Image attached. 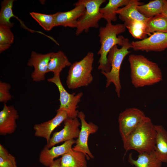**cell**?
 <instances>
[{
	"label": "cell",
	"mask_w": 167,
	"mask_h": 167,
	"mask_svg": "<svg viewBox=\"0 0 167 167\" xmlns=\"http://www.w3.org/2000/svg\"><path fill=\"white\" fill-rule=\"evenodd\" d=\"M128 61L131 82L135 88L152 85L162 80L161 71L158 64L144 56L131 54Z\"/></svg>",
	"instance_id": "6da1fadb"
},
{
	"label": "cell",
	"mask_w": 167,
	"mask_h": 167,
	"mask_svg": "<svg viewBox=\"0 0 167 167\" xmlns=\"http://www.w3.org/2000/svg\"><path fill=\"white\" fill-rule=\"evenodd\" d=\"M156 132L151 119L146 117L144 121L130 135L122 140L124 148L133 150L139 154L154 151Z\"/></svg>",
	"instance_id": "7a4b0ae2"
},
{
	"label": "cell",
	"mask_w": 167,
	"mask_h": 167,
	"mask_svg": "<svg viewBox=\"0 0 167 167\" xmlns=\"http://www.w3.org/2000/svg\"><path fill=\"white\" fill-rule=\"evenodd\" d=\"M126 29L124 24L113 25L112 22H107L106 26L101 27L99 30L101 47L97 53L100 55L98 69L108 72L111 69L107 56L111 49L115 45L122 46L125 39L122 36H117L125 32Z\"/></svg>",
	"instance_id": "3957f363"
},
{
	"label": "cell",
	"mask_w": 167,
	"mask_h": 167,
	"mask_svg": "<svg viewBox=\"0 0 167 167\" xmlns=\"http://www.w3.org/2000/svg\"><path fill=\"white\" fill-rule=\"evenodd\" d=\"M94 60V53L89 52L82 60L71 64L66 80L69 89L86 87L91 83L93 80L92 72Z\"/></svg>",
	"instance_id": "277c9868"
},
{
	"label": "cell",
	"mask_w": 167,
	"mask_h": 167,
	"mask_svg": "<svg viewBox=\"0 0 167 167\" xmlns=\"http://www.w3.org/2000/svg\"><path fill=\"white\" fill-rule=\"evenodd\" d=\"M130 48H132V45L127 38H125L121 48H118L117 45L114 46L109 51L107 56L108 61L111 66L110 71L108 72L101 71L106 78V87H108L113 83L118 98L120 96L122 88L120 78L121 66L125 57L131 52L129 50Z\"/></svg>",
	"instance_id": "5b68a950"
},
{
	"label": "cell",
	"mask_w": 167,
	"mask_h": 167,
	"mask_svg": "<svg viewBox=\"0 0 167 167\" xmlns=\"http://www.w3.org/2000/svg\"><path fill=\"white\" fill-rule=\"evenodd\" d=\"M106 1L105 0H79L77 2L84 5L86 8L84 14L77 21L75 32L77 36L84 31L88 32L90 28L99 27L98 22L102 18L100 7Z\"/></svg>",
	"instance_id": "8992f818"
},
{
	"label": "cell",
	"mask_w": 167,
	"mask_h": 167,
	"mask_svg": "<svg viewBox=\"0 0 167 167\" xmlns=\"http://www.w3.org/2000/svg\"><path fill=\"white\" fill-rule=\"evenodd\" d=\"M47 81L54 84L59 92L60 105L58 109L65 111L68 118H76L79 112L77 109V105L81 101L83 93L80 92L77 94H70L68 92L62 84L60 74H54L53 76L48 79Z\"/></svg>",
	"instance_id": "52a82bcc"
},
{
	"label": "cell",
	"mask_w": 167,
	"mask_h": 167,
	"mask_svg": "<svg viewBox=\"0 0 167 167\" xmlns=\"http://www.w3.org/2000/svg\"><path fill=\"white\" fill-rule=\"evenodd\" d=\"M146 117L143 111L135 108L126 109L121 113L118 117V122L122 140L133 132Z\"/></svg>",
	"instance_id": "ba28073f"
},
{
	"label": "cell",
	"mask_w": 167,
	"mask_h": 167,
	"mask_svg": "<svg viewBox=\"0 0 167 167\" xmlns=\"http://www.w3.org/2000/svg\"><path fill=\"white\" fill-rule=\"evenodd\" d=\"M78 117L80 121L81 129L79 136L75 140V145L72 149L74 151L84 153L87 160L93 159L94 156L89 149L88 139L90 134H94L97 131L98 127L93 122H88L83 112H79Z\"/></svg>",
	"instance_id": "9c48e42d"
},
{
	"label": "cell",
	"mask_w": 167,
	"mask_h": 167,
	"mask_svg": "<svg viewBox=\"0 0 167 167\" xmlns=\"http://www.w3.org/2000/svg\"><path fill=\"white\" fill-rule=\"evenodd\" d=\"M64 124L62 130L54 133L49 143L46 145L47 148H50L60 143L78 138L81 124L77 117L74 118L68 117L64 121Z\"/></svg>",
	"instance_id": "30bf717a"
},
{
	"label": "cell",
	"mask_w": 167,
	"mask_h": 167,
	"mask_svg": "<svg viewBox=\"0 0 167 167\" xmlns=\"http://www.w3.org/2000/svg\"><path fill=\"white\" fill-rule=\"evenodd\" d=\"M131 44L135 51L161 52L167 48V32H155L148 37Z\"/></svg>",
	"instance_id": "8fae6325"
},
{
	"label": "cell",
	"mask_w": 167,
	"mask_h": 167,
	"mask_svg": "<svg viewBox=\"0 0 167 167\" xmlns=\"http://www.w3.org/2000/svg\"><path fill=\"white\" fill-rule=\"evenodd\" d=\"M51 54V53L42 54L35 51L31 52L27 65L34 67V71L31 75L33 81L38 82L45 80V75L48 73Z\"/></svg>",
	"instance_id": "7c38bea8"
},
{
	"label": "cell",
	"mask_w": 167,
	"mask_h": 167,
	"mask_svg": "<svg viewBox=\"0 0 167 167\" xmlns=\"http://www.w3.org/2000/svg\"><path fill=\"white\" fill-rule=\"evenodd\" d=\"M68 117L65 111L58 109L56 115L52 119L34 126L35 136L44 138L48 144L53 131Z\"/></svg>",
	"instance_id": "4fadbf2b"
},
{
	"label": "cell",
	"mask_w": 167,
	"mask_h": 167,
	"mask_svg": "<svg viewBox=\"0 0 167 167\" xmlns=\"http://www.w3.org/2000/svg\"><path fill=\"white\" fill-rule=\"evenodd\" d=\"M74 5L75 7L70 11H59L54 14L55 27L62 26L76 28L78 20L84 14L86 8L82 4L76 2Z\"/></svg>",
	"instance_id": "5bb4252c"
},
{
	"label": "cell",
	"mask_w": 167,
	"mask_h": 167,
	"mask_svg": "<svg viewBox=\"0 0 167 167\" xmlns=\"http://www.w3.org/2000/svg\"><path fill=\"white\" fill-rule=\"evenodd\" d=\"M19 115L17 110L12 105L4 104L0 111V135L11 134L17 128L16 120Z\"/></svg>",
	"instance_id": "9a60e30c"
},
{
	"label": "cell",
	"mask_w": 167,
	"mask_h": 167,
	"mask_svg": "<svg viewBox=\"0 0 167 167\" xmlns=\"http://www.w3.org/2000/svg\"><path fill=\"white\" fill-rule=\"evenodd\" d=\"M75 140L72 139L66 141L59 146H53L48 148L46 145L41 151L39 156V161L43 165L49 167L54 159L62 156L72 148Z\"/></svg>",
	"instance_id": "2e32d148"
},
{
	"label": "cell",
	"mask_w": 167,
	"mask_h": 167,
	"mask_svg": "<svg viewBox=\"0 0 167 167\" xmlns=\"http://www.w3.org/2000/svg\"><path fill=\"white\" fill-rule=\"evenodd\" d=\"M138 0H131L130 2L122 7L119 8L115 13L119 15V19L126 24L137 20L145 23L148 18L144 17L138 10L137 7L143 5Z\"/></svg>",
	"instance_id": "e0dca14e"
},
{
	"label": "cell",
	"mask_w": 167,
	"mask_h": 167,
	"mask_svg": "<svg viewBox=\"0 0 167 167\" xmlns=\"http://www.w3.org/2000/svg\"><path fill=\"white\" fill-rule=\"evenodd\" d=\"M155 126L156 134L154 152L161 162L167 163V131L161 125Z\"/></svg>",
	"instance_id": "ac0fdd59"
},
{
	"label": "cell",
	"mask_w": 167,
	"mask_h": 167,
	"mask_svg": "<svg viewBox=\"0 0 167 167\" xmlns=\"http://www.w3.org/2000/svg\"><path fill=\"white\" fill-rule=\"evenodd\" d=\"M60 159L62 167H87V158L85 154L72 148Z\"/></svg>",
	"instance_id": "d6986e66"
},
{
	"label": "cell",
	"mask_w": 167,
	"mask_h": 167,
	"mask_svg": "<svg viewBox=\"0 0 167 167\" xmlns=\"http://www.w3.org/2000/svg\"><path fill=\"white\" fill-rule=\"evenodd\" d=\"M132 154L128 157V161L136 167H161L162 163L157 158L154 151L150 153L139 154L136 160L133 159Z\"/></svg>",
	"instance_id": "ffe728a7"
},
{
	"label": "cell",
	"mask_w": 167,
	"mask_h": 167,
	"mask_svg": "<svg viewBox=\"0 0 167 167\" xmlns=\"http://www.w3.org/2000/svg\"><path fill=\"white\" fill-rule=\"evenodd\" d=\"M71 63L65 54L62 51L56 53L51 52L48 64V72L60 74L63 69L70 66Z\"/></svg>",
	"instance_id": "44dd1931"
},
{
	"label": "cell",
	"mask_w": 167,
	"mask_h": 167,
	"mask_svg": "<svg viewBox=\"0 0 167 167\" xmlns=\"http://www.w3.org/2000/svg\"><path fill=\"white\" fill-rule=\"evenodd\" d=\"M130 0H109L105 7L100 8L102 18L105 19L107 22L116 21L117 19L116 11L120 7L127 5Z\"/></svg>",
	"instance_id": "7402d4cb"
},
{
	"label": "cell",
	"mask_w": 167,
	"mask_h": 167,
	"mask_svg": "<svg viewBox=\"0 0 167 167\" xmlns=\"http://www.w3.org/2000/svg\"><path fill=\"white\" fill-rule=\"evenodd\" d=\"M147 35L156 32H167V17L160 14L148 18L145 23Z\"/></svg>",
	"instance_id": "603a6c76"
},
{
	"label": "cell",
	"mask_w": 167,
	"mask_h": 167,
	"mask_svg": "<svg viewBox=\"0 0 167 167\" xmlns=\"http://www.w3.org/2000/svg\"><path fill=\"white\" fill-rule=\"evenodd\" d=\"M163 2L164 0L151 1L147 4L138 6L137 9L144 17L149 18L162 14Z\"/></svg>",
	"instance_id": "cb8c5ba5"
},
{
	"label": "cell",
	"mask_w": 167,
	"mask_h": 167,
	"mask_svg": "<svg viewBox=\"0 0 167 167\" xmlns=\"http://www.w3.org/2000/svg\"><path fill=\"white\" fill-rule=\"evenodd\" d=\"M14 0H4L1 2L0 12V24L7 26L11 28L13 23L10 20L14 14L12 11Z\"/></svg>",
	"instance_id": "d4e9b609"
},
{
	"label": "cell",
	"mask_w": 167,
	"mask_h": 167,
	"mask_svg": "<svg viewBox=\"0 0 167 167\" xmlns=\"http://www.w3.org/2000/svg\"><path fill=\"white\" fill-rule=\"evenodd\" d=\"M124 24L135 38L143 40L147 38L146 25L144 22L135 20Z\"/></svg>",
	"instance_id": "484cf974"
},
{
	"label": "cell",
	"mask_w": 167,
	"mask_h": 167,
	"mask_svg": "<svg viewBox=\"0 0 167 167\" xmlns=\"http://www.w3.org/2000/svg\"><path fill=\"white\" fill-rule=\"evenodd\" d=\"M14 35L11 28L0 24V52L8 49L13 42Z\"/></svg>",
	"instance_id": "4316f807"
},
{
	"label": "cell",
	"mask_w": 167,
	"mask_h": 167,
	"mask_svg": "<svg viewBox=\"0 0 167 167\" xmlns=\"http://www.w3.org/2000/svg\"><path fill=\"white\" fill-rule=\"evenodd\" d=\"M30 14L43 28L49 31L55 27L54 14H45L36 12H31Z\"/></svg>",
	"instance_id": "83f0119b"
},
{
	"label": "cell",
	"mask_w": 167,
	"mask_h": 167,
	"mask_svg": "<svg viewBox=\"0 0 167 167\" xmlns=\"http://www.w3.org/2000/svg\"><path fill=\"white\" fill-rule=\"evenodd\" d=\"M0 167H17L15 156L0 144Z\"/></svg>",
	"instance_id": "f1b7e54d"
},
{
	"label": "cell",
	"mask_w": 167,
	"mask_h": 167,
	"mask_svg": "<svg viewBox=\"0 0 167 167\" xmlns=\"http://www.w3.org/2000/svg\"><path fill=\"white\" fill-rule=\"evenodd\" d=\"M11 88L10 84L5 82L0 81V102L5 104L12 98L10 92Z\"/></svg>",
	"instance_id": "f546056e"
},
{
	"label": "cell",
	"mask_w": 167,
	"mask_h": 167,
	"mask_svg": "<svg viewBox=\"0 0 167 167\" xmlns=\"http://www.w3.org/2000/svg\"><path fill=\"white\" fill-rule=\"evenodd\" d=\"M49 167H62L60 158L54 160Z\"/></svg>",
	"instance_id": "4dcf8cb0"
},
{
	"label": "cell",
	"mask_w": 167,
	"mask_h": 167,
	"mask_svg": "<svg viewBox=\"0 0 167 167\" xmlns=\"http://www.w3.org/2000/svg\"><path fill=\"white\" fill-rule=\"evenodd\" d=\"M162 14L167 17V0H164Z\"/></svg>",
	"instance_id": "1f68e13d"
}]
</instances>
